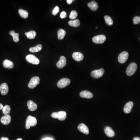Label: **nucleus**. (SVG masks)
<instances>
[{
  "label": "nucleus",
  "instance_id": "f257e3e1",
  "mask_svg": "<svg viewBox=\"0 0 140 140\" xmlns=\"http://www.w3.org/2000/svg\"><path fill=\"white\" fill-rule=\"evenodd\" d=\"M37 119L34 117L29 116L27 117L26 121V125L25 127L27 129H29L31 126H34L37 125Z\"/></svg>",
  "mask_w": 140,
  "mask_h": 140
},
{
  "label": "nucleus",
  "instance_id": "f03ea898",
  "mask_svg": "<svg viewBox=\"0 0 140 140\" xmlns=\"http://www.w3.org/2000/svg\"><path fill=\"white\" fill-rule=\"evenodd\" d=\"M137 65L135 63L130 64L126 68V74L128 76H132L136 72Z\"/></svg>",
  "mask_w": 140,
  "mask_h": 140
},
{
  "label": "nucleus",
  "instance_id": "7ed1b4c3",
  "mask_svg": "<svg viewBox=\"0 0 140 140\" xmlns=\"http://www.w3.org/2000/svg\"><path fill=\"white\" fill-rule=\"evenodd\" d=\"M40 83V78L39 77L35 76L32 77L30 79V81L28 84V87L29 88L33 89L34 88Z\"/></svg>",
  "mask_w": 140,
  "mask_h": 140
},
{
  "label": "nucleus",
  "instance_id": "20e7f679",
  "mask_svg": "<svg viewBox=\"0 0 140 140\" xmlns=\"http://www.w3.org/2000/svg\"><path fill=\"white\" fill-rule=\"evenodd\" d=\"M26 60L27 62L33 65H38L40 61L37 57L33 55H29L27 56Z\"/></svg>",
  "mask_w": 140,
  "mask_h": 140
},
{
  "label": "nucleus",
  "instance_id": "39448f33",
  "mask_svg": "<svg viewBox=\"0 0 140 140\" xmlns=\"http://www.w3.org/2000/svg\"><path fill=\"white\" fill-rule=\"evenodd\" d=\"M71 83V80L68 78H63L58 81L57 86L60 88H65Z\"/></svg>",
  "mask_w": 140,
  "mask_h": 140
},
{
  "label": "nucleus",
  "instance_id": "423d86ee",
  "mask_svg": "<svg viewBox=\"0 0 140 140\" xmlns=\"http://www.w3.org/2000/svg\"><path fill=\"white\" fill-rule=\"evenodd\" d=\"M129 55V53L126 51L122 52L118 56V62L121 64H124L128 60Z\"/></svg>",
  "mask_w": 140,
  "mask_h": 140
},
{
  "label": "nucleus",
  "instance_id": "0eeeda50",
  "mask_svg": "<svg viewBox=\"0 0 140 140\" xmlns=\"http://www.w3.org/2000/svg\"><path fill=\"white\" fill-rule=\"evenodd\" d=\"M106 38L103 35H100L95 36L92 39L93 42L96 44H102L106 40Z\"/></svg>",
  "mask_w": 140,
  "mask_h": 140
},
{
  "label": "nucleus",
  "instance_id": "6e6552de",
  "mask_svg": "<svg viewBox=\"0 0 140 140\" xmlns=\"http://www.w3.org/2000/svg\"><path fill=\"white\" fill-rule=\"evenodd\" d=\"M104 73V70L103 68H100L96 70L91 72V75L94 78H99L102 76Z\"/></svg>",
  "mask_w": 140,
  "mask_h": 140
},
{
  "label": "nucleus",
  "instance_id": "1a4fd4ad",
  "mask_svg": "<svg viewBox=\"0 0 140 140\" xmlns=\"http://www.w3.org/2000/svg\"><path fill=\"white\" fill-rule=\"evenodd\" d=\"M66 58L65 56H61L59 61L56 64V67L59 68H62L66 65Z\"/></svg>",
  "mask_w": 140,
  "mask_h": 140
},
{
  "label": "nucleus",
  "instance_id": "9d476101",
  "mask_svg": "<svg viewBox=\"0 0 140 140\" xmlns=\"http://www.w3.org/2000/svg\"><path fill=\"white\" fill-rule=\"evenodd\" d=\"M77 128L78 130L85 134L88 135L89 134V130L88 127L83 123L79 124L78 125Z\"/></svg>",
  "mask_w": 140,
  "mask_h": 140
},
{
  "label": "nucleus",
  "instance_id": "9b49d317",
  "mask_svg": "<svg viewBox=\"0 0 140 140\" xmlns=\"http://www.w3.org/2000/svg\"><path fill=\"white\" fill-rule=\"evenodd\" d=\"M11 120V118L10 115H5L1 118V123L4 125H8L10 123Z\"/></svg>",
  "mask_w": 140,
  "mask_h": 140
},
{
  "label": "nucleus",
  "instance_id": "f8f14e48",
  "mask_svg": "<svg viewBox=\"0 0 140 140\" xmlns=\"http://www.w3.org/2000/svg\"><path fill=\"white\" fill-rule=\"evenodd\" d=\"M9 88L6 83H3L0 86V91L1 94L5 95L8 93Z\"/></svg>",
  "mask_w": 140,
  "mask_h": 140
},
{
  "label": "nucleus",
  "instance_id": "ddd939ff",
  "mask_svg": "<svg viewBox=\"0 0 140 140\" xmlns=\"http://www.w3.org/2000/svg\"><path fill=\"white\" fill-rule=\"evenodd\" d=\"M134 106V103L133 102H129L127 103L125 105L124 108V112L126 114H129L131 112L132 110V108Z\"/></svg>",
  "mask_w": 140,
  "mask_h": 140
},
{
  "label": "nucleus",
  "instance_id": "4468645a",
  "mask_svg": "<svg viewBox=\"0 0 140 140\" xmlns=\"http://www.w3.org/2000/svg\"><path fill=\"white\" fill-rule=\"evenodd\" d=\"M80 96L81 97L86 99H91L93 98V94L88 91L85 90L80 92Z\"/></svg>",
  "mask_w": 140,
  "mask_h": 140
},
{
  "label": "nucleus",
  "instance_id": "2eb2a0df",
  "mask_svg": "<svg viewBox=\"0 0 140 140\" xmlns=\"http://www.w3.org/2000/svg\"><path fill=\"white\" fill-rule=\"evenodd\" d=\"M73 59L77 62L82 61L84 59V56L80 52H74L73 54Z\"/></svg>",
  "mask_w": 140,
  "mask_h": 140
},
{
  "label": "nucleus",
  "instance_id": "dca6fc26",
  "mask_svg": "<svg viewBox=\"0 0 140 140\" xmlns=\"http://www.w3.org/2000/svg\"><path fill=\"white\" fill-rule=\"evenodd\" d=\"M27 105L29 110L31 111H36L38 108L37 104L32 100L28 101L27 102Z\"/></svg>",
  "mask_w": 140,
  "mask_h": 140
},
{
  "label": "nucleus",
  "instance_id": "f3484780",
  "mask_svg": "<svg viewBox=\"0 0 140 140\" xmlns=\"http://www.w3.org/2000/svg\"><path fill=\"white\" fill-rule=\"evenodd\" d=\"M104 132L105 134L108 136V137H114L115 135V133L114 131L109 126H107L104 129Z\"/></svg>",
  "mask_w": 140,
  "mask_h": 140
},
{
  "label": "nucleus",
  "instance_id": "a211bd4d",
  "mask_svg": "<svg viewBox=\"0 0 140 140\" xmlns=\"http://www.w3.org/2000/svg\"><path fill=\"white\" fill-rule=\"evenodd\" d=\"M88 7L92 11H95L97 10L99 8L98 4L95 1H92L88 4Z\"/></svg>",
  "mask_w": 140,
  "mask_h": 140
},
{
  "label": "nucleus",
  "instance_id": "6ab92c4d",
  "mask_svg": "<svg viewBox=\"0 0 140 140\" xmlns=\"http://www.w3.org/2000/svg\"><path fill=\"white\" fill-rule=\"evenodd\" d=\"M3 65L5 68H9V69H11L14 67L13 62L8 60H6L4 61Z\"/></svg>",
  "mask_w": 140,
  "mask_h": 140
},
{
  "label": "nucleus",
  "instance_id": "aec40b11",
  "mask_svg": "<svg viewBox=\"0 0 140 140\" xmlns=\"http://www.w3.org/2000/svg\"><path fill=\"white\" fill-rule=\"evenodd\" d=\"M58 118L59 120L64 121L66 119L67 117V113L64 111L58 112Z\"/></svg>",
  "mask_w": 140,
  "mask_h": 140
},
{
  "label": "nucleus",
  "instance_id": "412c9836",
  "mask_svg": "<svg viewBox=\"0 0 140 140\" xmlns=\"http://www.w3.org/2000/svg\"><path fill=\"white\" fill-rule=\"evenodd\" d=\"M66 31L62 29H60L58 32V38L59 40H62L66 35Z\"/></svg>",
  "mask_w": 140,
  "mask_h": 140
},
{
  "label": "nucleus",
  "instance_id": "4be33fe9",
  "mask_svg": "<svg viewBox=\"0 0 140 140\" xmlns=\"http://www.w3.org/2000/svg\"><path fill=\"white\" fill-rule=\"evenodd\" d=\"M9 34L13 37V40L15 42H18L19 41V34L18 33H16L15 31L11 30L9 32Z\"/></svg>",
  "mask_w": 140,
  "mask_h": 140
},
{
  "label": "nucleus",
  "instance_id": "5701e85b",
  "mask_svg": "<svg viewBox=\"0 0 140 140\" xmlns=\"http://www.w3.org/2000/svg\"><path fill=\"white\" fill-rule=\"evenodd\" d=\"M68 25L73 27H78L80 25V23L79 20H71L68 22Z\"/></svg>",
  "mask_w": 140,
  "mask_h": 140
},
{
  "label": "nucleus",
  "instance_id": "b1692460",
  "mask_svg": "<svg viewBox=\"0 0 140 140\" xmlns=\"http://www.w3.org/2000/svg\"><path fill=\"white\" fill-rule=\"evenodd\" d=\"M42 46L41 44H38L34 47L30 48L29 49L30 51L32 52V53H35V52H38L42 50Z\"/></svg>",
  "mask_w": 140,
  "mask_h": 140
},
{
  "label": "nucleus",
  "instance_id": "393cba45",
  "mask_svg": "<svg viewBox=\"0 0 140 140\" xmlns=\"http://www.w3.org/2000/svg\"><path fill=\"white\" fill-rule=\"evenodd\" d=\"M18 13H19L20 16L23 18H27L29 16V13H28V11L26 10L20 9L18 10Z\"/></svg>",
  "mask_w": 140,
  "mask_h": 140
},
{
  "label": "nucleus",
  "instance_id": "a878e982",
  "mask_svg": "<svg viewBox=\"0 0 140 140\" xmlns=\"http://www.w3.org/2000/svg\"><path fill=\"white\" fill-rule=\"evenodd\" d=\"M26 36H27V38L29 39H33L35 38V37L36 36V33L35 31L31 30V31H29V32H27V34Z\"/></svg>",
  "mask_w": 140,
  "mask_h": 140
},
{
  "label": "nucleus",
  "instance_id": "bb28decb",
  "mask_svg": "<svg viewBox=\"0 0 140 140\" xmlns=\"http://www.w3.org/2000/svg\"><path fill=\"white\" fill-rule=\"evenodd\" d=\"M11 108L8 105H6L4 107L3 109V112L4 115H8L10 113Z\"/></svg>",
  "mask_w": 140,
  "mask_h": 140
},
{
  "label": "nucleus",
  "instance_id": "cd10ccee",
  "mask_svg": "<svg viewBox=\"0 0 140 140\" xmlns=\"http://www.w3.org/2000/svg\"><path fill=\"white\" fill-rule=\"evenodd\" d=\"M105 22L108 25L111 26L113 25V22L112 18L109 16H104Z\"/></svg>",
  "mask_w": 140,
  "mask_h": 140
},
{
  "label": "nucleus",
  "instance_id": "c85d7f7f",
  "mask_svg": "<svg viewBox=\"0 0 140 140\" xmlns=\"http://www.w3.org/2000/svg\"><path fill=\"white\" fill-rule=\"evenodd\" d=\"M78 14L77 12L75 11H72L70 13L69 18L71 19H75L77 17Z\"/></svg>",
  "mask_w": 140,
  "mask_h": 140
},
{
  "label": "nucleus",
  "instance_id": "c756f323",
  "mask_svg": "<svg viewBox=\"0 0 140 140\" xmlns=\"http://www.w3.org/2000/svg\"><path fill=\"white\" fill-rule=\"evenodd\" d=\"M133 23L134 24H138L140 23V16H136L133 18Z\"/></svg>",
  "mask_w": 140,
  "mask_h": 140
},
{
  "label": "nucleus",
  "instance_id": "7c9ffc66",
  "mask_svg": "<svg viewBox=\"0 0 140 140\" xmlns=\"http://www.w3.org/2000/svg\"><path fill=\"white\" fill-rule=\"evenodd\" d=\"M60 9L58 6H56L54 8L53 11H52V14L53 15L55 16L58 14V13L59 12Z\"/></svg>",
  "mask_w": 140,
  "mask_h": 140
},
{
  "label": "nucleus",
  "instance_id": "2f4dec72",
  "mask_svg": "<svg viewBox=\"0 0 140 140\" xmlns=\"http://www.w3.org/2000/svg\"><path fill=\"white\" fill-rule=\"evenodd\" d=\"M60 17L61 18H64L67 16V13L63 11L60 14Z\"/></svg>",
  "mask_w": 140,
  "mask_h": 140
},
{
  "label": "nucleus",
  "instance_id": "473e14b6",
  "mask_svg": "<svg viewBox=\"0 0 140 140\" xmlns=\"http://www.w3.org/2000/svg\"><path fill=\"white\" fill-rule=\"evenodd\" d=\"M51 117L53 118H58V112H55L52 113L51 114Z\"/></svg>",
  "mask_w": 140,
  "mask_h": 140
},
{
  "label": "nucleus",
  "instance_id": "72a5a7b5",
  "mask_svg": "<svg viewBox=\"0 0 140 140\" xmlns=\"http://www.w3.org/2000/svg\"><path fill=\"white\" fill-rule=\"evenodd\" d=\"M73 1H73V0H67V2L68 4H71Z\"/></svg>",
  "mask_w": 140,
  "mask_h": 140
},
{
  "label": "nucleus",
  "instance_id": "f704fd0d",
  "mask_svg": "<svg viewBox=\"0 0 140 140\" xmlns=\"http://www.w3.org/2000/svg\"><path fill=\"white\" fill-rule=\"evenodd\" d=\"M42 140H53V138H51L47 137L46 138H44L42 139Z\"/></svg>",
  "mask_w": 140,
  "mask_h": 140
},
{
  "label": "nucleus",
  "instance_id": "c9c22d12",
  "mask_svg": "<svg viewBox=\"0 0 140 140\" xmlns=\"http://www.w3.org/2000/svg\"><path fill=\"white\" fill-rule=\"evenodd\" d=\"M9 140V139H8L7 137H2L1 138V140Z\"/></svg>",
  "mask_w": 140,
  "mask_h": 140
},
{
  "label": "nucleus",
  "instance_id": "e433bc0d",
  "mask_svg": "<svg viewBox=\"0 0 140 140\" xmlns=\"http://www.w3.org/2000/svg\"><path fill=\"white\" fill-rule=\"evenodd\" d=\"M4 106H3V104L2 103H0V110H3V108Z\"/></svg>",
  "mask_w": 140,
  "mask_h": 140
},
{
  "label": "nucleus",
  "instance_id": "4c0bfd02",
  "mask_svg": "<svg viewBox=\"0 0 140 140\" xmlns=\"http://www.w3.org/2000/svg\"><path fill=\"white\" fill-rule=\"evenodd\" d=\"M133 140H140V137H135L133 138Z\"/></svg>",
  "mask_w": 140,
  "mask_h": 140
},
{
  "label": "nucleus",
  "instance_id": "58836bf2",
  "mask_svg": "<svg viewBox=\"0 0 140 140\" xmlns=\"http://www.w3.org/2000/svg\"><path fill=\"white\" fill-rule=\"evenodd\" d=\"M17 140H22V138H18V139H17Z\"/></svg>",
  "mask_w": 140,
  "mask_h": 140
},
{
  "label": "nucleus",
  "instance_id": "ea45409f",
  "mask_svg": "<svg viewBox=\"0 0 140 140\" xmlns=\"http://www.w3.org/2000/svg\"><path fill=\"white\" fill-rule=\"evenodd\" d=\"M27 32H25V35H27Z\"/></svg>",
  "mask_w": 140,
  "mask_h": 140
},
{
  "label": "nucleus",
  "instance_id": "a19ab883",
  "mask_svg": "<svg viewBox=\"0 0 140 140\" xmlns=\"http://www.w3.org/2000/svg\"></svg>",
  "mask_w": 140,
  "mask_h": 140
}]
</instances>
